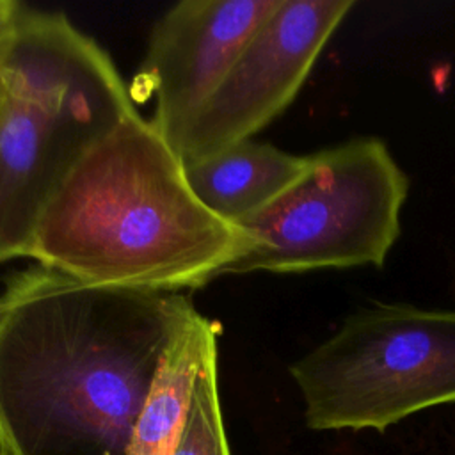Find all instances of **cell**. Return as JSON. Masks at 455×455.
<instances>
[{"mask_svg":"<svg viewBox=\"0 0 455 455\" xmlns=\"http://www.w3.org/2000/svg\"><path fill=\"white\" fill-rule=\"evenodd\" d=\"M183 293L34 263L0 288V455H128Z\"/></svg>","mask_w":455,"mask_h":455,"instance_id":"6da1fadb","label":"cell"},{"mask_svg":"<svg viewBox=\"0 0 455 455\" xmlns=\"http://www.w3.org/2000/svg\"><path fill=\"white\" fill-rule=\"evenodd\" d=\"M251 249V235L197 199L180 153L135 110L52 194L28 258L91 284L181 293Z\"/></svg>","mask_w":455,"mask_h":455,"instance_id":"7a4b0ae2","label":"cell"},{"mask_svg":"<svg viewBox=\"0 0 455 455\" xmlns=\"http://www.w3.org/2000/svg\"><path fill=\"white\" fill-rule=\"evenodd\" d=\"M0 263L28 258L36 222L82 156L137 110L110 55L64 14L20 7L0 64Z\"/></svg>","mask_w":455,"mask_h":455,"instance_id":"3957f363","label":"cell"},{"mask_svg":"<svg viewBox=\"0 0 455 455\" xmlns=\"http://www.w3.org/2000/svg\"><path fill=\"white\" fill-rule=\"evenodd\" d=\"M311 430H375L455 403V309L377 302L291 363Z\"/></svg>","mask_w":455,"mask_h":455,"instance_id":"277c9868","label":"cell"},{"mask_svg":"<svg viewBox=\"0 0 455 455\" xmlns=\"http://www.w3.org/2000/svg\"><path fill=\"white\" fill-rule=\"evenodd\" d=\"M409 178L379 137L307 155L304 172L268 206L238 222L252 249L226 274H302L382 267L400 235Z\"/></svg>","mask_w":455,"mask_h":455,"instance_id":"5b68a950","label":"cell"},{"mask_svg":"<svg viewBox=\"0 0 455 455\" xmlns=\"http://www.w3.org/2000/svg\"><path fill=\"white\" fill-rule=\"evenodd\" d=\"M355 4L281 0L181 135L183 164L252 139L297 96L320 52Z\"/></svg>","mask_w":455,"mask_h":455,"instance_id":"8992f818","label":"cell"},{"mask_svg":"<svg viewBox=\"0 0 455 455\" xmlns=\"http://www.w3.org/2000/svg\"><path fill=\"white\" fill-rule=\"evenodd\" d=\"M281 0H183L151 28L132 98L155 100L151 124L176 149L236 57Z\"/></svg>","mask_w":455,"mask_h":455,"instance_id":"52a82bcc","label":"cell"},{"mask_svg":"<svg viewBox=\"0 0 455 455\" xmlns=\"http://www.w3.org/2000/svg\"><path fill=\"white\" fill-rule=\"evenodd\" d=\"M306 165L307 155H293L249 139L212 156L187 162L185 176L210 212L238 224L279 197Z\"/></svg>","mask_w":455,"mask_h":455,"instance_id":"ba28073f","label":"cell"},{"mask_svg":"<svg viewBox=\"0 0 455 455\" xmlns=\"http://www.w3.org/2000/svg\"><path fill=\"white\" fill-rule=\"evenodd\" d=\"M219 323L194 304L174 325L135 421L128 455H172L204 359L217 350Z\"/></svg>","mask_w":455,"mask_h":455,"instance_id":"9c48e42d","label":"cell"},{"mask_svg":"<svg viewBox=\"0 0 455 455\" xmlns=\"http://www.w3.org/2000/svg\"><path fill=\"white\" fill-rule=\"evenodd\" d=\"M217 354L219 350L212 352L197 373L172 455H231L219 398Z\"/></svg>","mask_w":455,"mask_h":455,"instance_id":"30bf717a","label":"cell"},{"mask_svg":"<svg viewBox=\"0 0 455 455\" xmlns=\"http://www.w3.org/2000/svg\"><path fill=\"white\" fill-rule=\"evenodd\" d=\"M20 7H21L20 2L0 0V62L11 44L12 36H14Z\"/></svg>","mask_w":455,"mask_h":455,"instance_id":"8fae6325","label":"cell"},{"mask_svg":"<svg viewBox=\"0 0 455 455\" xmlns=\"http://www.w3.org/2000/svg\"><path fill=\"white\" fill-rule=\"evenodd\" d=\"M0 64H2V62H0ZM4 101H5V87H4L2 69H0V121H2V114H4Z\"/></svg>","mask_w":455,"mask_h":455,"instance_id":"7c38bea8","label":"cell"}]
</instances>
